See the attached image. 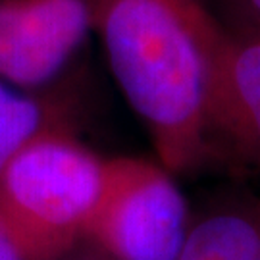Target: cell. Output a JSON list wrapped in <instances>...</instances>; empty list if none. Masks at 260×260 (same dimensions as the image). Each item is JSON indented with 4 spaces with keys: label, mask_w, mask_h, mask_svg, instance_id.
Here are the masks:
<instances>
[{
    "label": "cell",
    "mask_w": 260,
    "mask_h": 260,
    "mask_svg": "<svg viewBox=\"0 0 260 260\" xmlns=\"http://www.w3.org/2000/svg\"><path fill=\"white\" fill-rule=\"evenodd\" d=\"M94 31L118 87L172 176L214 156L210 52L218 21L203 0H93Z\"/></svg>",
    "instance_id": "6da1fadb"
},
{
    "label": "cell",
    "mask_w": 260,
    "mask_h": 260,
    "mask_svg": "<svg viewBox=\"0 0 260 260\" xmlns=\"http://www.w3.org/2000/svg\"><path fill=\"white\" fill-rule=\"evenodd\" d=\"M106 160L68 127L29 143L0 177V225L25 260H66L87 235Z\"/></svg>",
    "instance_id": "7a4b0ae2"
},
{
    "label": "cell",
    "mask_w": 260,
    "mask_h": 260,
    "mask_svg": "<svg viewBox=\"0 0 260 260\" xmlns=\"http://www.w3.org/2000/svg\"><path fill=\"white\" fill-rule=\"evenodd\" d=\"M187 232L185 197L168 170L139 158L106 160L85 239L112 260H177Z\"/></svg>",
    "instance_id": "3957f363"
},
{
    "label": "cell",
    "mask_w": 260,
    "mask_h": 260,
    "mask_svg": "<svg viewBox=\"0 0 260 260\" xmlns=\"http://www.w3.org/2000/svg\"><path fill=\"white\" fill-rule=\"evenodd\" d=\"M91 31L93 0H0V81L47 89Z\"/></svg>",
    "instance_id": "277c9868"
},
{
    "label": "cell",
    "mask_w": 260,
    "mask_h": 260,
    "mask_svg": "<svg viewBox=\"0 0 260 260\" xmlns=\"http://www.w3.org/2000/svg\"><path fill=\"white\" fill-rule=\"evenodd\" d=\"M208 127L214 156L260 174V31L216 27L210 52Z\"/></svg>",
    "instance_id": "5b68a950"
},
{
    "label": "cell",
    "mask_w": 260,
    "mask_h": 260,
    "mask_svg": "<svg viewBox=\"0 0 260 260\" xmlns=\"http://www.w3.org/2000/svg\"><path fill=\"white\" fill-rule=\"evenodd\" d=\"M177 260H260V205H225L189 225Z\"/></svg>",
    "instance_id": "8992f818"
},
{
    "label": "cell",
    "mask_w": 260,
    "mask_h": 260,
    "mask_svg": "<svg viewBox=\"0 0 260 260\" xmlns=\"http://www.w3.org/2000/svg\"><path fill=\"white\" fill-rule=\"evenodd\" d=\"M64 108L43 91L0 81V177L8 164L41 133L64 127Z\"/></svg>",
    "instance_id": "52a82bcc"
},
{
    "label": "cell",
    "mask_w": 260,
    "mask_h": 260,
    "mask_svg": "<svg viewBox=\"0 0 260 260\" xmlns=\"http://www.w3.org/2000/svg\"><path fill=\"white\" fill-rule=\"evenodd\" d=\"M222 16L214 18L230 31H260V0H218Z\"/></svg>",
    "instance_id": "ba28073f"
},
{
    "label": "cell",
    "mask_w": 260,
    "mask_h": 260,
    "mask_svg": "<svg viewBox=\"0 0 260 260\" xmlns=\"http://www.w3.org/2000/svg\"><path fill=\"white\" fill-rule=\"evenodd\" d=\"M0 260H25L2 225H0Z\"/></svg>",
    "instance_id": "9c48e42d"
},
{
    "label": "cell",
    "mask_w": 260,
    "mask_h": 260,
    "mask_svg": "<svg viewBox=\"0 0 260 260\" xmlns=\"http://www.w3.org/2000/svg\"><path fill=\"white\" fill-rule=\"evenodd\" d=\"M87 260H112V258H87Z\"/></svg>",
    "instance_id": "30bf717a"
}]
</instances>
